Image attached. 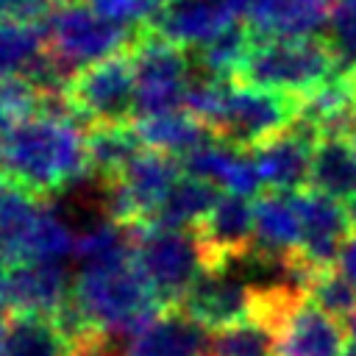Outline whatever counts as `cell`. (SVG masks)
I'll return each mask as SVG.
<instances>
[{
	"instance_id": "cell-36",
	"label": "cell",
	"mask_w": 356,
	"mask_h": 356,
	"mask_svg": "<svg viewBox=\"0 0 356 356\" xmlns=\"http://www.w3.org/2000/svg\"><path fill=\"white\" fill-rule=\"evenodd\" d=\"M342 356H356V345H348V350Z\"/></svg>"
},
{
	"instance_id": "cell-33",
	"label": "cell",
	"mask_w": 356,
	"mask_h": 356,
	"mask_svg": "<svg viewBox=\"0 0 356 356\" xmlns=\"http://www.w3.org/2000/svg\"><path fill=\"white\" fill-rule=\"evenodd\" d=\"M6 292H8V273L3 270V264H0V300L6 303L8 298H6Z\"/></svg>"
},
{
	"instance_id": "cell-30",
	"label": "cell",
	"mask_w": 356,
	"mask_h": 356,
	"mask_svg": "<svg viewBox=\"0 0 356 356\" xmlns=\"http://www.w3.org/2000/svg\"><path fill=\"white\" fill-rule=\"evenodd\" d=\"M50 8V0H0V22H42Z\"/></svg>"
},
{
	"instance_id": "cell-29",
	"label": "cell",
	"mask_w": 356,
	"mask_h": 356,
	"mask_svg": "<svg viewBox=\"0 0 356 356\" xmlns=\"http://www.w3.org/2000/svg\"><path fill=\"white\" fill-rule=\"evenodd\" d=\"M70 356H125L117 345V339L103 331V328H92L83 337L70 342Z\"/></svg>"
},
{
	"instance_id": "cell-11",
	"label": "cell",
	"mask_w": 356,
	"mask_h": 356,
	"mask_svg": "<svg viewBox=\"0 0 356 356\" xmlns=\"http://www.w3.org/2000/svg\"><path fill=\"white\" fill-rule=\"evenodd\" d=\"M289 197H292V203L300 214V225H303V245L292 259H298L314 270L334 267L342 242L353 231L348 209L317 189L289 192Z\"/></svg>"
},
{
	"instance_id": "cell-9",
	"label": "cell",
	"mask_w": 356,
	"mask_h": 356,
	"mask_svg": "<svg viewBox=\"0 0 356 356\" xmlns=\"http://www.w3.org/2000/svg\"><path fill=\"white\" fill-rule=\"evenodd\" d=\"M320 139H323V131L309 117L300 114L292 128L256 145L250 153H253V164L259 170L261 184H267L270 192L309 189L312 153Z\"/></svg>"
},
{
	"instance_id": "cell-1",
	"label": "cell",
	"mask_w": 356,
	"mask_h": 356,
	"mask_svg": "<svg viewBox=\"0 0 356 356\" xmlns=\"http://www.w3.org/2000/svg\"><path fill=\"white\" fill-rule=\"evenodd\" d=\"M78 122L28 117L0 134V175L47 200L89 178L86 131Z\"/></svg>"
},
{
	"instance_id": "cell-3",
	"label": "cell",
	"mask_w": 356,
	"mask_h": 356,
	"mask_svg": "<svg viewBox=\"0 0 356 356\" xmlns=\"http://www.w3.org/2000/svg\"><path fill=\"white\" fill-rule=\"evenodd\" d=\"M339 70V50L331 36H298L256 42L231 83L275 89L295 97H312Z\"/></svg>"
},
{
	"instance_id": "cell-5",
	"label": "cell",
	"mask_w": 356,
	"mask_h": 356,
	"mask_svg": "<svg viewBox=\"0 0 356 356\" xmlns=\"http://www.w3.org/2000/svg\"><path fill=\"white\" fill-rule=\"evenodd\" d=\"M128 50L136 75V117L170 114L184 106V95L195 70L192 53L159 36L150 22L136 31V39Z\"/></svg>"
},
{
	"instance_id": "cell-12",
	"label": "cell",
	"mask_w": 356,
	"mask_h": 356,
	"mask_svg": "<svg viewBox=\"0 0 356 356\" xmlns=\"http://www.w3.org/2000/svg\"><path fill=\"white\" fill-rule=\"evenodd\" d=\"M273 345L275 356H342L348 350V331L339 317L303 298L275 328Z\"/></svg>"
},
{
	"instance_id": "cell-34",
	"label": "cell",
	"mask_w": 356,
	"mask_h": 356,
	"mask_svg": "<svg viewBox=\"0 0 356 356\" xmlns=\"http://www.w3.org/2000/svg\"><path fill=\"white\" fill-rule=\"evenodd\" d=\"M153 6H156V11H161L164 6H170V3H175V0H150Z\"/></svg>"
},
{
	"instance_id": "cell-27",
	"label": "cell",
	"mask_w": 356,
	"mask_h": 356,
	"mask_svg": "<svg viewBox=\"0 0 356 356\" xmlns=\"http://www.w3.org/2000/svg\"><path fill=\"white\" fill-rule=\"evenodd\" d=\"M209 356H275L270 331L256 323H242L234 328L209 334Z\"/></svg>"
},
{
	"instance_id": "cell-37",
	"label": "cell",
	"mask_w": 356,
	"mask_h": 356,
	"mask_svg": "<svg viewBox=\"0 0 356 356\" xmlns=\"http://www.w3.org/2000/svg\"><path fill=\"white\" fill-rule=\"evenodd\" d=\"M56 3H75V0H56Z\"/></svg>"
},
{
	"instance_id": "cell-7",
	"label": "cell",
	"mask_w": 356,
	"mask_h": 356,
	"mask_svg": "<svg viewBox=\"0 0 356 356\" xmlns=\"http://www.w3.org/2000/svg\"><path fill=\"white\" fill-rule=\"evenodd\" d=\"M67 97L83 125H134L136 114V75L131 50L95 61L75 72Z\"/></svg>"
},
{
	"instance_id": "cell-21",
	"label": "cell",
	"mask_w": 356,
	"mask_h": 356,
	"mask_svg": "<svg viewBox=\"0 0 356 356\" xmlns=\"http://www.w3.org/2000/svg\"><path fill=\"white\" fill-rule=\"evenodd\" d=\"M3 356H70V339L53 317L11 309Z\"/></svg>"
},
{
	"instance_id": "cell-13",
	"label": "cell",
	"mask_w": 356,
	"mask_h": 356,
	"mask_svg": "<svg viewBox=\"0 0 356 356\" xmlns=\"http://www.w3.org/2000/svg\"><path fill=\"white\" fill-rule=\"evenodd\" d=\"M236 22V14L217 0H175L153 14L150 28L186 50L203 47Z\"/></svg>"
},
{
	"instance_id": "cell-31",
	"label": "cell",
	"mask_w": 356,
	"mask_h": 356,
	"mask_svg": "<svg viewBox=\"0 0 356 356\" xmlns=\"http://www.w3.org/2000/svg\"><path fill=\"white\" fill-rule=\"evenodd\" d=\"M337 267H339V273L356 286V228L348 234V239L342 242V248H339V256H337Z\"/></svg>"
},
{
	"instance_id": "cell-32",
	"label": "cell",
	"mask_w": 356,
	"mask_h": 356,
	"mask_svg": "<svg viewBox=\"0 0 356 356\" xmlns=\"http://www.w3.org/2000/svg\"><path fill=\"white\" fill-rule=\"evenodd\" d=\"M217 3H222L225 8H231L236 17L245 14V11H250V6H253V0H217Z\"/></svg>"
},
{
	"instance_id": "cell-26",
	"label": "cell",
	"mask_w": 356,
	"mask_h": 356,
	"mask_svg": "<svg viewBox=\"0 0 356 356\" xmlns=\"http://www.w3.org/2000/svg\"><path fill=\"white\" fill-rule=\"evenodd\" d=\"M306 295L312 298V303H317L331 317L350 320L356 312V286L339 273L337 264L317 270L312 275V281L306 284Z\"/></svg>"
},
{
	"instance_id": "cell-28",
	"label": "cell",
	"mask_w": 356,
	"mask_h": 356,
	"mask_svg": "<svg viewBox=\"0 0 356 356\" xmlns=\"http://www.w3.org/2000/svg\"><path fill=\"white\" fill-rule=\"evenodd\" d=\"M92 8L117 25H147L156 14V6L150 0H92Z\"/></svg>"
},
{
	"instance_id": "cell-4",
	"label": "cell",
	"mask_w": 356,
	"mask_h": 356,
	"mask_svg": "<svg viewBox=\"0 0 356 356\" xmlns=\"http://www.w3.org/2000/svg\"><path fill=\"white\" fill-rule=\"evenodd\" d=\"M136 28L108 22L100 17L89 3L75 0V3H56L50 14L44 17V31H47V50L75 75L78 70L103 61L108 56L125 53L134 39Z\"/></svg>"
},
{
	"instance_id": "cell-15",
	"label": "cell",
	"mask_w": 356,
	"mask_h": 356,
	"mask_svg": "<svg viewBox=\"0 0 356 356\" xmlns=\"http://www.w3.org/2000/svg\"><path fill=\"white\" fill-rule=\"evenodd\" d=\"M70 278L61 261H31L11 267L8 273V303L14 312H33L56 317L58 309L70 300Z\"/></svg>"
},
{
	"instance_id": "cell-14",
	"label": "cell",
	"mask_w": 356,
	"mask_h": 356,
	"mask_svg": "<svg viewBox=\"0 0 356 356\" xmlns=\"http://www.w3.org/2000/svg\"><path fill=\"white\" fill-rule=\"evenodd\" d=\"M337 0H253L248 25L256 42L314 36L334 17Z\"/></svg>"
},
{
	"instance_id": "cell-17",
	"label": "cell",
	"mask_w": 356,
	"mask_h": 356,
	"mask_svg": "<svg viewBox=\"0 0 356 356\" xmlns=\"http://www.w3.org/2000/svg\"><path fill=\"white\" fill-rule=\"evenodd\" d=\"M125 356H209V334L181 309L164 314L125 348Z\"/></svg>"
},
{
	"instance_id": "cell-8",
	"label": "cell",
	"mask_w": 356,
	"mask_h": 356,
	"mask_svg": "<svg viewBox=\"0 0 356 356\" xmlns=\"http://www.w3.org/2000/svg\"><path fill=\"white\" fill-rule=\"evenodd\" d=\"M303 97L286 92L231 83L225 111L214 128V136L217 142H225L242 153L253 150L270 136L292 128L295 120L303 114Z\"/></svg>"
},
{
	"instance_id": "cell-22",
	"label": "cell",
	"mask_w": 356,
	"mask_h": 356,
	"mask_svg": "<svg viewBox=\"0 0 356 356\" xmlns=\"http://www.w3.org/2000/svg\"><path fill=\"white\" fill-rule=\"evenodd\" d=\"M222 195L217 192V186L206 178H195V175H184L172 192L167 195V200L161 203V209L156 211L153 222L156 228H192L195 222H200L220 200Z\"/></svg>"
},
{
	"instance_id": "cell-16",
	"label": "cell",
	"mask_w": 356,
	"mask_h": 356,
	"mask_svg": "<svg viewBox=\"0 0 356 356\" xmlns=\"http://www.w3.org/2000/svg\"><path fill=\"white\" fill-rule=\"evenodd\" d=\"M44 200L19 186L17 181L0 175V264L19 267L28 264V242Z\"/></svg>"
},
{
	"instance_id": "cell-10",
	"label": "cell",
	"mask_w": 356,
	"mask_h": 356,
	"mask_svg": "<svg viewBox=\"0 0 356 356\" xmlns=\"http://www.w3.org/2000/svg\"><path fill=\"white\" fill-rule=\"evenodd\" d=\"M253 286L250 281L234 275L231 270L203 273L181 300V312L192 317L206 331H222L250 323L253 314Z\"/></svg>"
},
{
	"instance_id": "cell-20",
	"label": "cell",
	"mask_w": 356,
	"mask_h": 356,
	"mask_svg": "<svg viewBox=\"0 0 356 356\" xmlns=\"http://www.w3.org/2000/svg\"><path fill=\"white\" fill-rule=\"evenodd\" d=\"M142 139L134 125H92L86 128V156L89 175L97 184H108L122 175L131 159L142 150Z\"/></svg>"
},
{
	"instance_id": "cell-18",
	"label": "cell",
	"mask_w": 356,
	"mask_h": 356,
	"mask_svg": "<svg viewBox=\"0 0 356 356\" xmlns=\"http://www.w3.org/2000/svg\"><path fill=\"white\" fill-rule=\"evenodd\" d=\"M309 189L345 203L356 200V147L345 136H323L312 153Z\"/></svg>"
},
{
	"instance_id": "cell-35",
	"label": "cell",
	"mask_w": 356,
	"mask_h": 356,
	"mask_svg": "<svg viewBox=\"0 0 356 356\" xmlns=\"http://www.w3.org/2000/svg\"><path fill=\"white\" fill-rule=\"evenodd\" d=\"M350 334H353V342H356V312H353V317H350Z\"/></svg>"
},
{
	"instance_id": "cell-19",
	"label": "cell",
	"mask_w": 356,
	"mask_h": 356,
	"mask_svg": "<svg viewBox=\"0 0 356 356\" xmlns=\"http://www.w3.org/2000/svg\"><path fill=\"white\" fill-rule=\"evenodd\" d=\"M134 131H136V136L142 139L145 147L161 150V153L178 156V159H184L195 147L217 139L209 131V125H203L197 117H192V114H175V111L156 114V117H139V122L134 125Z\"/></svg>"
},
{
	"instance_id": "cell-23",
	"label": "cell",
	"mask_w": 356,
	"mask_h": 356,
	"mask_svg": "<svg viewBox=\"0 0 356 356\" xmlns=\"http://www.w3.org/2000/svg\"><path fill=\"white\" fill-rule=\"evenodd\" d=\"M253 47H256V33L250 31V25L248 22H234L225 33H220L209 44L195 47L189 53H192L195 70H203L206 78L234 81Z\"/></svg>"
},
{
	"instance_id": "cell-6",
	"label": "cell",
	"mask_w": 356,
	"mask_h": 356,
	"mask_svg": "<svg viewBox=\"0 0 356 356\" xmlns=\"http://www.w3.org/2000/svg\"><path fill=\"white\" fill-rule=\"evenodd\" d=\"M136 261L167 309H178L192 284L206 273L192 228L136 225Z\"/></svg>"
},
{
	"instance_id": "cell-25",
	"label": "cell",
	"mask_w": 356,
	"mask_h": 356,
	"mask_svg": "<svg viewBox=\"0 0 356 356\" xmlns=\"http://www.w3.org/2000/svg\"><path fill=\"white\" fill-rule=\"evenodd\" d=\"M67 253H75V239L67 222L44 203L28 242V264L31 261H61Z\"/></svg>"
},
{
	"instance_id": "cell-2",
	"label": "cell",
	"mask_w": 356,
	"mask_h": 356,
	"mask_svg": "<svg viewBox=\"0 0 356 356\" xmlns=\"http://www.w3.org/2000/svg\"><path fill=\"white\" fill-rule=\"evenodd\" d=\"M72 298L92 325L128 342L147 331L167 309L145 278L136 253L117 261L83 264L72 284Z\"/></svg>"
},
{
	"instance_id": "cell-24",
	"label": "cell",
	"mask_w": 356,
	"mask_h": 356,
	"mask_svg": "<svg viewBox=\"0 0 356 356\" xmlns=\"http://www.w3.org/2000/svg\"><path fill=\"white\" fill-rule=\"evenodd\" d=\"M42 22H0V78L22 75L44 50L47 31Z\"/></svg>"
}]
</instances>
